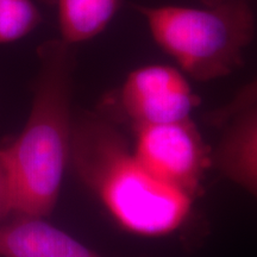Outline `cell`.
Segmentation results:
<instances>
[{
    "instance_id": "6da1fadb",
    "label": "cell",
    "mask_w": 257,
    "mask_h": 257,
    "mask_svg": "<svg viewBox=\"0 0 257 257\" xmlns=\"http://www.w3.org/2000/svg\"><path fill=\"white\" fill-rule=\"evenodd\" d=\"M72 156L83 184L121 229L163 237L184 226L193 198L156 179L108 121L96 115L80 121L73 133Z\"/></svg>"
},
{
    "instance_id": "7a4b0ae2",
    "label": "cell",
    "mask_w": 257,
    "mask_h": 257,
    "mask_svg": "<svg viewBox=\"0 0 257 257\" xmlns=\"http://www.w3.org/2000/svg\"><path fill=\"white\" fill-rule=\"evenodd\" d=\"M72 48L62 40L41 47V68L30 114L15 142L4 148L15 186V216L46 218L60 195L74 133Z\"/></svg>"
},
{
    "instance_id": "3957f363",
    "label": "cell",
    "mask_w": 257,
    "mask_h": 257,
    "mask_svg": "<svg viewBox=\"0 0 257 257\" xmlns=\"http://www.w3.org/2000/svg\"><path fill=\"white\" fill-rule=\"evenodd\" d=\"M150 34L184 73L198 81L229 75L243 64L255 34V17L244 0L206 8L135 5Z\"/></svg>"
},
{
    "instance_id": "277c9868",
    "label": "cell",
    "mask_w": 257,
    "mask_h": 257,
    "mask_svg": "<svg viewBox=\"0 0 257 257\" xmlns=\"http://www.w3.org/2000/svg\"><path fill=\"white\" fill-rule=\"evenodd\" d=\"M134 153L152 174L194 198L211 155L192 119L137 126Z\"/></svg>"
},
{
    "instance_id": "5b68a950",
    "label": "cell",
    "mask_w": 257,
    "mask_h": 257,
    "mask_svg": "<svg viewBox=\"0 0 257 257\" xmlns=\"http://www.w3.org/2000/svg\"><path fill=\"white\" fill-rule=\"evenodd\" d=\"M117 99L136 127L191 119L199 105V96L185 74L167 64H152L131 72Z\"/></svg>"
},
{
    "instance_id": "8992f818",
    "label": "cell",
    "mask_w": 257,
    "mask_h": 257,
    "mask_svg": "<svg viewBox=\"0 0 257 257\" xmlns=\"http://www.w3.org/2000/svg\"><path fill=\"white\" fill-rule=\"evenodd\" d=\"M2 257H101L43 217L18 216L0 224Z\"/></svg>"
},
{
    "instance_id": "52a82bcc",
    "label": "cell",
    "mask_w": 257,
    "mask_h": 257,
    "mask_svg": "<svg viewBox=\"0 0 257 257\" xmlns=\"http://www.w3.org/2000/svg\"><path fill=\"white\" fill-rule=\"evenodd\" d=\"M213 161L224 176L257 200V104L233 115Z\"/></svg>"
},
{
    "instance_id": "ba28073f",
    "label": "cell",
    "mask_w": 257,
    "mask_h": 257,
    "mask_svg": "<svg viewBox=\"0 0 257 257\" xmlns=\"http://www.w3.org/2000/svg\"><path fill=\"white\" fill-rule=\"evenodd\" d=\"M55 9L61 38L74 46L89 41L107 28L120 0H42Z\"/></svg>"
},
{
    "instance_id": "9c48e42d",
    "label": "cell",
    "mask_w": 257,
    "mask_h": 257,
    "mask_svg": "<svg viewBox=\"0 0 257 257\" xmlns=\"http://www.w3.org/2000/svg\"><path fill=\"white\" fill-rule=\"evenodd\" d=\"M42 22L32 0H0V43H11L27 36Z\"/></svg>"
},
{
    "instance_id": "30bf717a",
    "label": "cell",
    "mask_w": 257,
    "mask_h": 257,
    "mask_svg": "<svg viewBox=\"0 0 257 257\" xmlns=\"http://www.w3.org/2000/svg\"><path fill=\"white\" fill-rule=\"evenodd\" d=\"M255 104H257V76L245 86H243L226 104L211 111L207 114V120L213 126L221 127L233 115Z\"/></svg>"
},
{
    "instance_id": "8fae6325",
    "label": "cell",
    "mask_w": 257,
    "mask_h": 257,
    "mask_svg": "<svg viewBox=\"0 0 257 257\" xmlns=\"http://www.w3.org/2000/svg\"><path fill=\"white\" fill-rule=\"evenodd\" d=\"M16 213L15 186L4 148L0 149V224Z\"/></svg>"
},
{
    "instance_id": "7c38bea8",
    "label": "cell",
    "mask_w": 257,
    "mask_h": 257,
    "mask_svg": "<svg viewBox=\"0 0 257 257\" xmlns=\"http://www.w3.org/2000/svg\"><path fill=\"white\" fill-rule=\"evenodd\" d=\"M223 2H229V0H204L205 5H217Z\"/></svg>"
}]
</instances>
